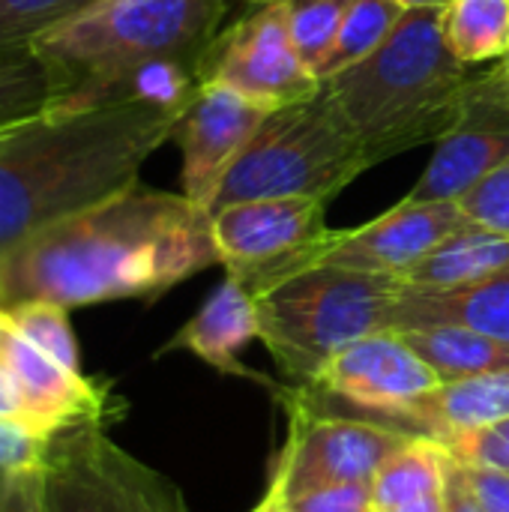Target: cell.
I'll return each instance as SVG.
<instances>
[{
  "mask_svg": "<svg viewBox=\"0 0 509 512\" xmlns=\"http://www.w3.org/2000/svg\"><path fill=\"white\" fill-rule=\"evenodd\" d=\"M198 78L240 90L264 105H288L321 90V78L300 57L282 3L252 6L207 45Z\"/></svg>",
  "mask_w": 509,
  "mask_h": 512,
  "instance_id": "cell-10",
  "label": "cell"
},
{
  "mask_svg": "<svg viewBox=\"0 0 509 512\" xmlns=\"http://www.w3.org/2000/svg\"><path fill=\"white\" fill-rule=\"evenodd\" d=\"M444 447L456 462H462L468 468L498 471V474L509 477V417L492 423V426H483L477 432H468Z\"/></svg>",
  "mask_w": 509,
  "mask_h": 512,
  "instance_id": "cell-29",
  "label": "cell"
},
{
  "mask_svg": "<svg viewBox=\"0 0 509 512\" xmlns=\"http://www.w3.org/2000/svg\"><path fill=\"white\" fill-rule=\"evenodd\" d=\"M78 6L81 0H0V45H30Z\"/></svg>",
  "mask_w": 509,
  "mask_h": 512,
  "instance_id": "cell-27",
  "label": "cell"
},
{
  "mask_svg": "<svg viewBox=\"0 0 509 512\" xmlns=\"http://www.w3.org/2000/svg\"><path fill=\"white\" fill-rule=\"evenodd\" d=\"M228 0H90L30 39L51 84L45 111L117 105L120 84L156 63H201Z\"/></svg>",
  "mask_w": 509,
  "mask_h": 512,
  "instance_id": "cell-3",
  "label": "cell"
},
{
  "mask_svg": "<svg viewBox=\"0 0 509 512\" xmlns=\"http://www.w3.org/2000/svg\"><path fill=\"white\" fill-rule=\"evenodd\" d=\"M441 30L465 66L501 60L509 54V0H450L441 6Z\"/></svg>",
  "mask_w": 509,
  "mask_h": 512,
  "instance_id": "cell-22",
  "label": "cell"
},
{
  "mask_svg": "<svg viewBox=\"0 0 509 512\" xmlns=\"http://www.w3.org/2000/svg\"><path fill=\"white\" fill-rule=\"evenodd\" d=\"M402 291L393 276L309 264L255 291L261 342L276 366L312 384L348 345L390 330V312Z\"/></svg>",
  "mask_w": 509,
  "mask_h": 512,
  "instance_id": "cell-5",
  "label": "cell"
},
{
  "mask_svg": "<svg viewBox=\"0 0 509 512\" xmlns=\"http://www.w3.org/2000/svg\"><path fill=\"white\" fill-rule=\"evenodd\" d=\"M51 438L39 435L21 420H0V474H39L48 456Z\"/></svg>",
  "mask_w": 509,
  "mask_h": 512,
  "instance_id": "cell-30",
  "label": "cell"
},
{
  "mask_svg": "<svg viewBox=\"0 0 509 512\" xmlns=\"http://www.w3.org/2000/svg\"><path fill=\"white\" fill-rule=\"evenodd\" d=\"M306 66L318 75L354 0H279Z\"/></svg>",
  "mask_w": 509,
  "mask_h": 512,
  "instance_id": "cell-25",
  "label": "cell"
},
{
  "mask_svg": "<svg viewBox=\"0 0 509 512\" xmlns=\"http://www.w3.org/2000/svg\"><path fill=\"white\" fill-rule=\"evenodd\" d=\"M402 6H408V9H441V6H447L450 0H399Z\"/></svg>",
  "mask_w": 509,
  "mask_h": 512,
  "instance_id": "cell-38",
  "label": "cell"
},
{
  "mask_svg": "<svg viewBox=\"0 0 509 512\" xmlns=\"http://www.w3.org/2000/svg\"><path fill=\"white\" fill-rule=\"evenodd\" d=\"M261 339L258 324V306L249 285H243L237 276H228L213 288V294L201 303V309L165 342L159 354L186 351L216 369L219 375H234L255 381L261 387H273L270 378L255 375L249 366H243V351Z\"/></svg>",
  "mask_w": 509,
  "mask_h": 512,
  "instance_id": "cell-16",
  "label": "cell"
},
{
  "mask_svg": "<svg viewBox=\"0 0 509 512\" xmlns=\"http://www.w3.org/2000/svg\"><path fill=\"white\" fill-rule=\"evenodd\" d=\"M291 512H375L372 483H342L306 492L285 504Z\"/></svg>",
  "mask_w": 509,
  "mask_h": 512,
  "instance_id": "cell-31",
  "label": "cell"
},
{
  "mask_svg": "<svg viewBox=\"0 0 509 512\" xmlns=\"http://www.w3.org/2000/svg\"><path fill=\"white\" fill-rule=\"evenodd\" d=\"M0 420H21L24 423V399L21 387L6 363V354L0 357Z\"/></svg>",
  "mask_w": 509,
  "mask_h": 512,
  "instance_id": "cell-35",
  "label": "cell"
},
{
  "mask_svg": "<svg viewBox=\"0 0 509 512\" xmlns=\"http://www.w3.org/2000/svg\"><path fill=\"white\" fill-rule=\"evenodd\" d=\"M39 512H189L177 486L117 447L102 426L63 432L39 471Z\"/></svg>",
  "mask_w": 509,
  "mask_h": 512,
  "instance_id": "cell-8",
  "label": "cell"
},
{
  "mask_svg": "<svg viewBox=\"0 0 509 512\" xmlns=\"http://www.w3.org/2000/svg\"><path fill=\"white\" fill-rule=\"evenodd\" d=\"M471 75L444 42L441 9H408L378 51L324 78L321 90L375 168L435 144L453 123Z\"/></svg>",
  "mask_w": 509,
  "mask_h": 512,
  "instance_id": "cell-4",
  "label": "cell"
},
{
  "mask_svg": "<svg viewBox=\"0 0 509 512\" xmlns=\"http://www.w3.org/2000/svg\"><path fill=\"white\" fill-rule=\"evenodd\" d=\"M450 462H453V456L447 453L444 444H438L426 435H414L375 474V480H372L375 512H387L414 501V498L444 492Z\"/></svg>",
  "mask_w": 509,
  "mask_h": 512,
  "instance_id": "cell-21",
  "label": "cell"
},
{
  "mask_svg": "<svg viewBox=\"0 0 509 512\" xmlns=\"http://www.w3.org/2000/svg\"><path fill=\"white\" fill-rule=\"evenodd\" d=\"M6 363L21 387L24 423L39 435L54 441L63 432L108 423L114 393L105 381L48 357L15 330L6 345Z\"/></svg>",
  "mask_w": 509,
  "mask_h": 512,
  "instance_id": "cell-15",
  "label": "cell"
},
{
  "mask_svg": "<svg viewBox=\"0 0 509 512\" xmlns=\"http://www.w3.org/2000/svg\"><path fill=\"white\" fill-rule=\"evenodd\" d=\"M438 384V375L411 351V345L399 333L384 330L348 345L303 387L402 426L408 411Z\"/></svg>",
  "mask_w": 509,
  "mask_h": 512,
  "instance_id": "cell-13",
  "label": "cell"
},
{
  "mask_svg": "<svg viewBox=\"0 0 509 512\" xmlns=\"http://www.w3.org/2000/svg\"><path fill=\"white\" fill-rule=\"evenodd\" d=\"M387 512H447L444 504V492H432V495H423V498H414L402 507H393Z\"/></svg>",
  "mask_w": 509,
  "mask_h": 512,
  "instance_id": "cell-36",
  "label": "cell"
},
{
  "mask_svg": "<svg viewBox=\"0 0 509 512\" xmlns=\"http://www.w3.org/2000/svg\"><path fill=\"white\" fill-rule=\"evenodd\" d=\"M405 12L408 6H402L399 0H354L318 78L324 81L378 51L390 39Z\"/></svg>",
  "mask_w": 509,
  "mask_h": 512,
  "instance_id": "cell-23",
  "label": "cell"
},
{
  "mask_svg": "<svg viewBox=\"0 0 509 512\" xmlns=\"http://www.w3.org/2000/svg\"><path fill=\"white\" fill-rule=\"evenodd\" d=\"M369 168L372 162L363 144L327 93L318 90L315 96L279 105L264 117L255 138L228 171L213 210L282 195L330 201Z\"/></svg>",
  "mask_w": 509,
  "mask_h": 512,
  "instance_id": "cell-6",
  "label": "cell"
},
{
  "mask_svg": "<svg viewBox=\"0 0 509 512\" xmlns=\"http://www.w3.org/2000/svg\"><path fill=\"white\" fill-rule=\"evenodd\" d=\"M282 396L288 405V441L261 498L270 504L285 507L288 501L327 486L372 483L381 465L414 438V432L384 420L321 414L306 387Z\"/></svg>",
  "mask_w": 509,
  "mask_h": 512,
  "instance_id": "cell-7",
  "label": "cell"
},
{
  "mask_svg": "<svg viewBox=\"0 0 509 512\" xmlns=\"http://www.w3.org/2000/svg\"><path fill=\"white\" fill-rule=\"evenodd\" d=\"M324 216L327 201L312 195L252 198L216 207L210 219L219 264L255 294L315 258L330 234Z\"/></svg>",
  "mask_w": 509,
  "mask_h": 512,
  "instance_id": "cell-9",
  "label": "cell"
},
{
  "mask_svg": "<svg viewBox=\"0 0 509 512\" xmlns=\"http://www.w3.org/2000/svg\"><path fill=\"white\" fill-rule=\"evenodd\" d=\"M84 3H90V0H81V6H84Z\"/></svg>",
  "mask_w": 509,
  "mask_h": 512,
  "instance_id": "cell-42",
  "label": "cell"
},
{
  "mask_svg": "<svg viewBox=\"0 0 509 512\" xmlns=\"http://www.w3.org/2000/svg\"><path fill=\"white\" fill-rule=\"evenodd\" d=\"M219 264L210 210L183 192L129 189L33 234L0 258L6 306L156 300Z\"/></svg>",
  "mask_w": 509,
  "mask_h": 512,
  "instance_id": "cell-1",
  "label": "cell"
},
{
  "mask_svg": "<svg viewBox=\"0 0 509 512\" xmlns=\"http://www.w3.org/2000/svg\"><path fill=\"white\" fill-rule=\"evenodd\" d=\"M9 336H12V324H9V315H6V312H0V357L6 354Z\"/></svg>",
  "mask_w": 509,
  "mask_h": 512,
  "instance_id": "cell-37",
  "label": "cell"
},
{
  "mask_svg": "<svg viewBox=\"0 0 509 512\" xmlns=\"http://www.w3.org/2000/svg\"><path fill=\"white\" fill-rule=\"evenodd\" d=\"M270 111L273 105L243 96L234 87L204 81L171 135L183 156L180 192L198 207L213 210L228 171Z\"/></svg>",
  "mask_w": 509,
  "mask_h": 512,
  "instance_id": "cell-12",
  "label": "cell"
},
{
  "mask_svg": "<svg viewBox=\"0 0 509 512\" xmlns=\"http://www.w3.org/2000/svg\"><path fill=\"white\" fill-rule=\"evenodd\" d=\"M462 465V462H459ZM468 483L474 489V498L480 501L483 512H509V477L498 471H483V468H468Z\"/></svg>",
  "mask_w": 509,
  "mask_h": 512,
  "instance_id": "cell-32",
  "label": "cell"
},
{
  "mask_svg": "<svg viewBox=\"0 0 509 512\" xmlns=\"http://www.w3.org/2000/svg\"><path fill=\"white\" fill-rule=\"evenodd\" d=\"M6 315H9L12 330L21 339H27L30 345H36L39 351H45L48 357H54L66 366L81 369L78 342H75V333L69 324V309L36 300V303L12 306V309H6Z\"/></svg>",
  "mask_w": 509,
  "mask_h": 512,
  "instance_id": "cell-26",
  "label": "cell"
},
{
  "mask_svg": "<svg viewBox=\"0 0 509 512\" xmlns=\"http://www.w3.org/2000/svg\"><path fill=\"white\" fill-rule=\"evenodd\" d=\"M183 111L117 102L42 111L0 132V258L15 246L141 180Z\"/></svg>",
  "mask_w": 509,
  "mask_h": 512,
  "instance_id": "cell-2",
  "label": "cell"
},
{
  "mask_svg": "<svg viewBox=\"0 0 509 512\" xmlns=\"http://www.w3.org/2000/svg\"><path fill=\"white\" fill-rule=\"evenodd\" d=\"M509 159V66L471 75L459 111L435 141L423 177L408 192L420 201H459L480 177Z\"/></svg>",
  "mask_w": 509,
  "mask_h": 512,
  "instance_id": "cell-11",
  "label": "cell"
},
{
  "mask_svg": "<svg viewBox=\"0 0 509 512\" xmlns=\"http://www.w3.org/2000/svg\"><path fill=\"white\" fill-rule=\"evenodd\" d=\"M255 512H291L288 507H282V504H270V501H261Z\"/></svg>",
  "mask_w": 509,
  "mask_h": 512,
  "instance_id": "cell-39",
  "label": "cell"
},
{
  "mask_svg": "<svg viewBox=\"0 0 509 512\" xmlns=\"http://www.w3.org/2000/svg\"><path fill=\"white\" fill-rule=\"evenodd\" d=\"M465 222L468 219L456 201H420L405 195L366 225L330 231L309 264H333L402 279Z\"/></svg>",
  "mask_w": 509,
  "mask_h": 512,
  "instance_id": "cell-14",
  "label": "cell"
},
{
  "mask_svg": "<svg viewBox=\"0 0 509 512\" xmlns=\"http://www.w3.org/2000/svg\"><path fill=\"white\" fill-rule=\"evenodd\" d=\"M504 60H507V66H509V54H507V57H504Z\"/></svg>",
  "mask_w": 509,
  "mask_h": 512,
  "instance_id": "cell-44",
  "label": "cell"
},
{
  "mask_svg": "<svg viewBox=\"0 0 509 512\" xmlns=\"http://www.w3.org/2000/svg\"><path fill=\"white\" fill-rule=\"evenodd\" d=\"M0 486H3V474H0Z\"/></svg>",
  "mask_w": 509,
  "mask_h": 512,
  "instance_id": "cell-43",
  "label": "cell"
},
{
  "mask_svg": "<svg viewBox=\"0 0 509 512\" xmlns=\"http://www.w3.org/2000/svg\"><path fill=\"white\" fill-rule=\"evenodd\" d=\"M0 512H39V474L3 477Z\"/></svg>",
  "mask_w": 509,
  "mask_h": 512,
  "instance_id": "cell-33",
  "label": "cell"
},
{
  "mask_svg": "<svg viewBox=\"0 0 509 512\" xmlns=\"http://www.w3.org/2000/svg\"><path fill=\"white\" fill-rule=\"evenodd\" d=\"M509 417V369L438 384L423 402H417L402 429L426 435L438 444H450L468 432L492 426Z\"/></svg>",
  "mask_w": 509,
  "mask_h": 512,
  "instance_id": "cell-18",
  "label": "cell"
},
{
  "mask_svg": "<svg viewBox=\"0 0 509 512\" xmlns=\"http://www.w3.org/2000/svg\"><path fill=\"white\" fill-rule=\"evenodd\" d=\"M444 504L447 512H483L480 501L474 498V489L468 483L465 468L453 459L447 471V486H444Z\"/></svg>",
  "mask_w": 509,
  "mask_h": 512,
  "instance_id": "cell-34",
  "label": "cell"
},
{
  "mask_svg": "<svg viewBox=\"0 0 509 512\" xmlns=\"http://www.w3.org/2000/svg\"><path fill=\"white\" fill-rule=\"evenodd\" d=\"M51 102V84L30 45H0V132L42 114Z\"/></svg>",
  "mask_w": 509,
  "mask_h": 512,
  "instance_id": "cell-24",
  "label": "cell"
},
{
  "mask_svg": "<svg viewBox=\"0 0 509 512\" xmlns=\"http://www.w3.org/2000/svg\"><path fill=\"white\" fill-rule=\"evenodd\" d=\"M411 351L438 375L441 384L509 369V348L465 327H414L399 330Z\"/></svg>",
  "mask_w": 509,
  "mask_h": 512,
  "instance_id": "cell-20",
  "label": "cell"
},
{
  "mask_svg": "<svg viewBox=\"0 0 509 512\" xmlns=\"http://www.w3.org/2000/svg\"><path fill=\"white\" fill-rule=\"evenodd\" d=\"M509 270V237L465 222L441 246H435L399 282L414 291H447L483 282Z\"/></svg>",
  "mask_w": 509,
  "mask_h": 512,
  "instance_id": "cell-19",
  "label": "cell"
},
{
  "mask_svg": "<svg viewBox=\"0 0 509 512\" xmlns=\"http://www.w3.org/2000/svg\"><path fill=\"white\" fill-rule=\"evenodd\" d=\"M9 306H6V297H3V285H0V312H6Z\"/></svg>",
  "mask_w": 509,
  "mask_h": 512,
  "instance_id": "cell-41",
  "label": "cell"
},
{
  "mask_svg": "<svg viewBox=\"0 0 509 512\" xmlns=\"http://www.w3.org/2000/svg\"><path fill=\"white\" fill-rule=\"evenodd\" d=\"M243 3H249V6H264V3H276V0H243Z\"/></svg>",
  "mask_w": 509,
  "mask_h": 512,
  "instance_id": "cell-40",
  "label": "cell"
},
{
  "mask_svg": "<svg viewBox=\"0 0 509 512\" xmlns=\"http://www.w3.org/2000/svg\"><path fill=\"white\" fill-rule=\"evenodd\" d=\"M444 324L483 333L509 348V270L447 291H399L390 312L393 333Z\"/></svg>",
  "mask_w": 509,
  "mask_h": 512,
  "instance_id": "cell-17",
  "label": "cell"
},
{
  "mask_svg": "<svg viewBox=\"0 0 509 512\" xmlns=\"http://www.w3.org/2000/svg\"><path fill=\"white\" fill-rule=\"evenodd\" d=\"M456 204L468 222L509 237V159L480 177Z\"/></svg>",
  "mask_w": 509,
  "mask_h": 512,
  "instance_id": "cell-28",
  "label": "cell"
}]
</instances>
